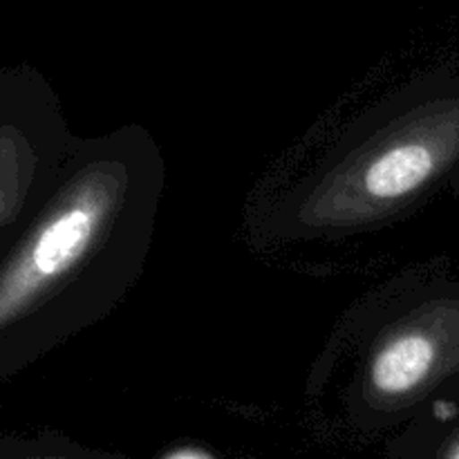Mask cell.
Segmentation results:
<instances>
[{
  "mask_svg": "<svg viewBox=\"0 0 459 459\" xmlns=\"http://www.w3.org/2000/svg\"><path fill=\"white\" fill-rule=\"evenodd\" d=\"M442 143L415 139L402 142L381 152L363 173L366 193L375 200H399L424 186L439 161L444 160Z\"/></svg>",
  "mask_w": 459,
  "mask_h": 459,
  "instance_id": "1",
  "label": "cell"
},
{
  "mask_svg": "<svg viewBox=\"0 0 459 459\" xmlns=\"http://www.w3.org/2000/svg\"><path fill=\"white\" fill-rule=\"evenodd\" d=\"M34 164V146L25 134V126L12 112L7 85L0 83V233L25 202Z\"/></svg>",
  "mask_w": 459,
  "mask_h": 459,
  "instance_id": "2",
  "label": "cell"
},
{
  "mask_svg": "<svg viewBox=\"0 0 459 459\" xmlns=\"http://www.w3.org/2000/svg\"><path fill=\"white\" fill-rule=\"evenodd\" d=\"M437 350L426 334L411 332L390 341L372 363V384L384 394H406L415 390L435 366Z\"/></svg>",
  "mask_w": 459,
  "mask_h": 459,
  "instance_id": "3",
  "label": "cell"
},
{
  "mask_svg": "<svg viewBox=\"0 0 459 459\" xmlns=\"http://www.w3.org/2000/svg\"><path fill=\"white\" fill-rule=\"evenodd\" d=\"M173 459H204V457H200V455H178Z\"/></svg>",
  "mask_w": 459,
  "mask_h": 459,
  "instance_id": "5",
  "label": "cell"
},
{
  "mask_svg": "<svg viewBox=\"0 0 459 459\" xmlns=\"http://www.w3.org/2000/svg\"><path fill=\"white\" fill-rule=\"evenodd\" d=\"M442 459H459V439H457V442L451 444V448H448L446 455H444Z\"/></svg>",
  "mask_w": 459,
  "mask_h": 459,
  "instance_id": "4",
  "label": "cell"
}]
</instances>
